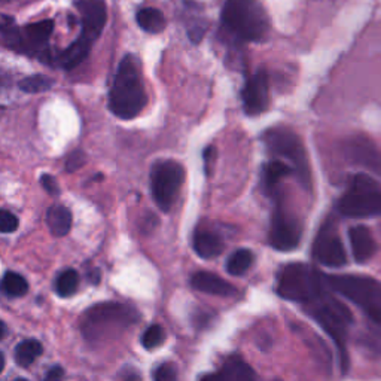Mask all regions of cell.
Listing matches in <instances>:
<instances>
[{
  "instance_id": "11",
  "label": "cell",
  "mask_w": 381,
  "mask_h": 381,
  "mask_svg": "<svg viewBox=\"0 0 381 381\" xmlns=\"http://www.w3.org/2000/svg\"><path fill=\"white\" fill-rule=\"evenodd\" d=\"M303 237L301 224L279 204L270 228V244L276 250L290 252L299 246Z\"/></svg>"
},
{
  "instance_id": "29",
  "label": "cell",
  "mask_w": 381,
  "mask_h": 381,
  "mask_svg": "<svg viewBox=\"0 0 381 381\" xmlns=\"http://www.w3.org/2000/svg\"><path fill=\"white\" fill-rule=\"evenodd\" d=\"M166 340L164 329L160 325H151L149 328L142 335V346L146 350H152L160 347Z\"/></svg>"
},
{
  "instance_id": "6",
  "label": "cell",
  "mask_w": 381,
  "mask_h": 381,
  "mask_svg": "<svg viewBox=\"0 0 381 381\" xmlns=\"http://www.w3.org/2000/svg\"><path fill=\"white\" fill-rule=\"evenodd\" d=\"M328 287L322 273L307 264H287L277 273V294L304 305Z\"/></svg>"
},
{
  "instance_id": "8",
  "label": "cell",
  "mask_w": 381,
  "mask_h": 381,
  "mask_svg": "<svg viewBox=\"0 0 381 381\" xmlns=\"http://www.w3.org/2000/svg\"><path fill=\"white\" fill-rule=\"evenodd\" d=\"M262 139L273 155L285 158L290 162V166L298 173L299 180L305 186L310 185V166H308L304 144L292 130L276 127V129L268 130Z\"/></svg>"
},
{
  "instance_id": "1",
  "label": "cell",
  "mask_w": 381,
  "mask_h": 381,
  "mask_svg": "<svg viewBox=\"0 0 381 381\" xmlns=\"http://www.w3.org/2000/svg\"><path fill=\"white\" fill-rule=\"evenodd\" d=\"M148 105V93L143 84L138 57L125 56L116 69L109 91V111L120 120H134Z\"/></svg>"
},
{
  "instance_id": "34",
  "label": "cell",
  "mask_w": 381,
  "mask_h": 381,
  "mask_svg": "<svg viewBox=\"0 0 381 381\" xmlns=\"http://www.w3.org/2000/svg\"><path fill=\"white\" fill-rule=\"evenodd\" d=\"M41 184H42L43 189L47 190L50 195H58V193H60L58 184H57V180L54 179L51 175H42Z\"/></svg>"
},
{
  "instance_id": "19",
  "label": "cell",
  "mask_w": 381,
  "mask_h": 381,
  "mask_svg": "<svg viewBox=\"0 0 381 381\" xmlns=\"http://www.w3.org/2000/svg\"><path fill=\"white\" fill-rule=\"evenodd\" d=\"M193 248L199 258L210 259L219 257L224 250V240L210 230H197L193 239Z\"/></svg>"
},
{
  "instance_id": "16",
  "label": "cell",
  "mask_w": 381,
  "mask_h": 381,
  "mask_svg": "<svg viewBox=\"0 0 381 381\" xmlns=\"http://www.w3.org/2000/svg\"><path fill=\"white\" fill-rule=\"evenodd\" d=\"M199 381H259L255 371L243 358L232 355L226 358L222 367Z\"/></svg>"
},
{
  "instance_id": "3",
  "label": "cell",
  "mask_w": 381,
  "mask_h": 381,
  "mask_svg": "<svg viewBox=\"0 0 381 381\" xmlns=\"http://www.w3.org/2000/svg\"><path fill=\"white\" fill-rule=\"evenodd\" d=\"M224 29L243 42H262L270 33V18L259 0H226Z\"/></svg>"
},
{
  "instance_id": "5",
  "label": "cell",
  "mask_w": 381,
  "mask_h": 381,
  "mask_svg": "<svg viewBox=\"0 0 381 381\" xmlns=\"http://www.w3.org/2000/svg\"><path fill=\"white\" fill-rule=\"evenodd\" d=\"M326 283L347 301L360 308L371 320L381 326V282L369 276H325Z\"/></svg>"
},
{
  "instance_id": "18",
  "label": "cell",
  "mask_w": 381,
  "mask_h": 381,
  "mask_svg": "<svg viewBox=\"0 0 381 381\" xmlns=\"http://www.w3.org/2000/svg\"><path fill=\"white\" fill-rule=\"evenodd\" d=\"M190 285H193L194 289L199 290V292L208 295L232 296L237 294V289L231 283L213 273H207V271H198V273H195L190 277Z\"/></svg>"
},
{
  "instance_id": "30",
  "label": "cell",
  "mask_w": 381,
  "mask_h": 381,
  "mask_svg": "<svg viewBox=\"0 0 381 381\" xmlns=\"http://www.w3.org/2000/svg\"><path fill=\"white\" fill-rule=\"evenodd\" d=\"M153 381H177V371L170 362L158 365L153 369Z\"/></svg>"
},
{
  "instance_id": "17",
  "label": "cell",
  "mask_w": 381,
  "mask_h": 381,
  "mask_svg": "<svg viewBox=\"0 0 381 381\" xmlns=\"http://www.w3.org/2000/svg\"><path fill=\"white\" fill-rule=\"evenodd\" d=\"M349 240L353 258H355V261L359 262V264H364V262L374 257L377 244L373 234H371L369 228H367L365 225L351 226L349 230Z\"/></svg>"
},
{
  "instance_id": "21",
  "label": "cell",
  "mask_w": 381,
  "mask_h": 381,
  "mask_svg": "<svg viewBox=\"0 0 381 381\" xmlns=\"http://www.w3.org/2000/svg\"><path fill=\"white\" fill-rule=\"evenodd\" d=\"M135 20H138V24L142 30H144L146 33H151V34L161 33L167 25L164 14H162L157 8L140 9L138 15H135Z\"/></svg>"
},
{
  "instance_id": "9",
  "label": "cell",
  "mask_w": 381,
  "mask_h": 381,
  "mask_svg": "<svg viewBox=\"0 0 381 381\" xmlns=\"http://www.w3.org/2000/svg\"><path fill=\"white\" fill-rule=\"evenodd\" d=\"M185 180V168L173 160H162L151 171V190L162 212L171 210Z\"/></svg>"
},
{
  "instance_id": "7",
  "label": "cell",
  "mask_w": 381,
  "mask_h": 381,
  "mask_svg": "<svg viewBox=\"0 0 381 381\" xmlns=\"http://www.w3.org/2000/svg\"><path fill=\"white\" fill-rule=\"evenodd\" d=\"M338 212L353 219L381 215V188L368 175H356L338 202Z\"/></svg>"
},
{
  "instance_id": "37",
  "label": "cell",
  "mask_w": 381,
  "mask_h": 381,
  "mask_svg": "<svg viewBox=\"0 0 381 381\" xmlns=\"http://www.w3.org/2000/svg\"><path fill=\"white\" fill-rule=\"evenodd\" d=\"M14 381H29V380H25V378H15Z\"/></svg>"
},
{
  "instance_id": "33",
  "label": "cell",
  "mask_w": 381,
  "mask_h": 381,
  "mask_svg": "<svg viewBox=\"0 0 381 381\" xmlns=\"http://www.w3.org/2000/svg\"><path fill=\"white\" fill-rule=\"evenodd\" d=\"M206 29H207V25H206V24H202V23H197V24L190 25V29L188 30V38H189V41H193L194 43H198L199 41H202V39L204 38Z\"/></svg>"
},
{
  "instance_id": "25",
  "label": "cell",
  "mask_w": 381,
  "mask_h": 381,
  "mask_svg": "<svg viewBox=\"0 0 381 381\" xmlns=\"http://www.w3.org/2000/svg\"><path fill=\"white\" fill-rule=\"evenodd\" d=\"M253 261H255V257L249 249H239L226 261V271L231 276H243L250 270Z\"/></svg>"
},
{
  "instance_id": "22",
  "label": "cell",
  "mask_w": 381,
  "mask_h": 381,
  "mask_svg": "<svg viewBox=\"0 0 381 381\" xmlns=\"http://www.w3.org/2000/svg\"><path fill=\"white\" fill-rule=\"evenodd\" d=\"M294 167L287 164V162L282 161V160H273L267 162V164L264 166V188L267 190H274L276 186L282 182V180L289 176L290 173H292Z\"/></svg>"
},
{
  "instance_id": "23",
  "label": "cell",
  "mask_w": 381,
  "mask_h": 381,
  "mask_svg": "<svg viewBox=\"0 0 381 381\" xmlns=\"http://www.w3.org/2000/svg\"><path fill=\"white\" fill-rule=\"evenodd\" d=\"M0 36L3 47L17 52L21 51V29L15 24L12 17L3 14L0 18Z\"/></svg>"
},
{
  "instance_id": "31",
  "label": "cell",
  "mask_w": 381,
  "mask_h": 381,
  "mask_svg": "<svg viewBox=\"0 0 381 381\" xmlns=\"http://www.w3.org/2000/svg\"><path fill=\"white\" fill-rule=\"evenodd\" d=\"M18 228V217L9 210H2L0 213V231L3 234H11Z\"/></svg>"
},
{
  "instance_id": "13",
  "label": "cell",
  "mask_w": 381,
  "mask_h": 381,
  "mask_svg": "<svg viewBox=\"0 0 381 381\" xmlns=\"http://www.w3.org/2000/svg\"><path fill=\"white\" fill-rule=\"evenodd\" d=\"M54 32V21L43 20L27 24L21 29V54L51 61L50 39Z\"/></svg>"
},
{
  "instance_id": "35",
  "label": "cell",
  "mask_w": 381,
  "mask_h": 381,
  "mask_svg": "<svg viewBox=\"0 0 381 381\" xmlns=\"http://www.w3.org/2000/svg\"><path fill=\"white\" fill-rule=\"evenodd\" d=\"M63 375H65V371L61 367H52L47 374H45L43 381H61Z\"/></svg>"
},
{
  "instance_id": "24",
  "label": "cell",
  "mask_w": 381,
  "mask_h": 381,
  "mask_svg": "<svg viewBox=\"0 0 381 381\" xmlns=\"http://www.w3.org/2000/svg\"><path fill=\"white\" fill-rule=\"evenodd\" d=\"M42 351H43V347L38 340H33V338L24 340L15 347V351H14L15 364L21 368L30 367L33 362L42 355Z\"/></svg>"
},
{
  "instance_id": "20",
  "label": "cell",
  "mask_w": 381,
  "mask_h": 381,
  "mask_svg": "<svg viewBox=\"0 0 381 381\" xmlns=\"http://www.w3.org/2000/svg\"><path fill=\"white\" fill-rule=\"evenodd\" d=\"M47 225L57 237L66 235L72 228V213L65 206H52L47 212Z\"/></svg>"
},
{
  "instance_id": "15",
  "label": "cell",
  "mask_w": 381,
  "mask_h": 381,
  "mask_svg": "<svg viewBox=\"0 0 381 381\" xmlns=\"http://www.w3.org/2000/svg\"><path fill=\"white\" fill-rule=\"evenodd\" d=\"M243 109L249 116L264 113L270 106V84L264 70L252 75L241 89Z\"/></svg>"
},
{
  "instance_id": "12",
  "label": "cell",
  "mask_w": 381,
  "mask_h": 381,
  "mask_svg": "<svg viewBox=\"0 0 381 381\" xmlns=\"http://www.w3.org/2000/svg\"><path fill=\"white\" fill-rule=\"evenodd\" d=\"M76 8L80 17V27H83L78 39L93 47L105 29L107 20L106 5L103 0H78Z\"/></svg>"
},
{
  "instance_id": "32",
  "label": "cell",
  "mask_w": 381,
  "mask_h": 381,
  "mask_svg": "<svg viewBox=\"0 0 381 381\" xmlns=\"http://www.w3.org/2000/svg\"><path fill=\"white\" fill-rule=\"evenodd\" d=\"M84 164H85V153L83 151H75L70 153L66 161V170L72 173V171H76Z\"/></svg>"
},
{
  "instance_id": "10",
  "label": "cell",
  "mask_w": 381,
  "mask_h": 381,
  "mask_svg": "<svg viewBox=\"0 0 381 381\" xmlns=\"http://www.w3.org/2000/svg\"><path fill=\"white\" fill-rule=\"evenodd\" d=\"M313 257L319 264L328 268H341L347 264L346 249L331 222H326L317 232L313 244Z\"/></svg>"
},
{
  "instance_id": "36",
  "label": "cell",
  "mask_w": 381,
  "mask_h": 381,
  "mask_svg": "<svg viewBox=\"0 0 381 381\" xmlns=\"http://www.w3.org/2000/svg\"><path fill=\"white\" fill-rule=\"evenodd\" d=\"M5 335H6V326L5 323H2V338H5Z\"/></svg>"
},
{
  "instance_id": "27",
  "label": "cell",
  "mask_w": 381,
  "mask_h": 381,
  "mask_svg": "<svg viewBox=\"0 0 381 381\" xmlns=\"http://www.w3.org/2000/svg\"><path fill=\"white\" fill-rule=\"evenodd\" d=\"M2 289L5 295L18 298L27 294V290H29V283H27V280L21 274L14 273V271H8L2 280Z\"/></svg>"
},
{
  "instance_id": "26",
  "label": "cell",
  "mask_w": 381,
  "mask_h": 381,
  "mask_svg": "<svg viewBox=\"0 0 381 381\" xmlns=\"http://www.w3.org/2000/svg\"><path fill=\"white\" fill-rule=\"evenodd\" d=\"M79 274L78 271L75 270H65L63 273L58 274L57 280H56V292L57 295L63 296V298H67V296H72L74 295L78 287H79Z\"/></svg>"
},
{
  "instance_id": "28",
  "label": "cell",
  "mask_w": 381,
  "mask_h": 381,
  "mask_svg": "<svg viewBox=\"0 0 381 381\" xmlns=\"http://www.w3.org/2000/svg\"><path fill=\"white\" fill-rule=\"evenodd\" d=\"M18 87L27 94H39L54 87V79L47 75H32L21 79Z\"/></svg>"
},
{
  "instance_id": "2",
  "label": "cell",
  "mask_w": 381,
  "mask_h": 381,
  "mask_svg": "<svg viewBox=\"0 0 381 381\" xmlns=\"http://www.w3.org/2000/svg\"><path fill=\"white\" fill-rule=\"evenodd\" d=\"M329 287V286H328ZM328 287L314 296L303 307L308 316L322 326V329L329 335L335 347L338 350L340 365L342 373H347L349 353H347V335L349 326L353 319L349 308L341 304L337 298L328 292Z\"/></svg>"
},
{
  "instance_id": "14",
  "label": "cell",
  "mask_w": 381,
  "mask_h": 381,
  "mask_svg": "<svg viewBox=\"0 0 381 381\" xmlns=\"http://www.w3.org/2000/svg\"><path fill=\"white\" fill-rule=\"evenodd\" d=\"M342 151L353 164L364 167L371 173L381 175V152L375 143L365 135H353L344 143Z\"/></svg>"
},
{
  "instance_id": "4",
  "label": "cell",
  "mask_w": 381,
  "mask_h": 381,
  "mask_svg": "<svg viewBox=\"0 0 381 381\" xmlns=\"http://www.w3.org/2000/svg\"><path fill=\"white\" fill-rule=\"evenodd\" d=\"M139 320L133 305L122 303H102L89 307L80 319V332L87 341L97 342L121 334Z\"/></svg>"
}]
</instances>
